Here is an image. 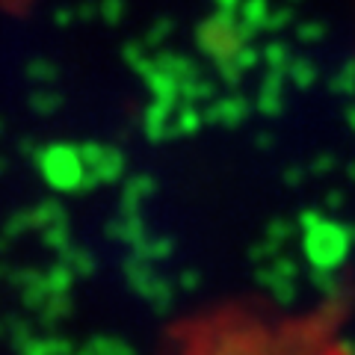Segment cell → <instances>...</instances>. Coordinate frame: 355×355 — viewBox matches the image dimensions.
<instances>
[{
    "mask_svg": "<svg viewBox=\"0 0 355 355\" xmlns=\"http://www.w3.org/2000/svg\"><path fill=\"white\" fill-rule=\"evenodd\" d=\"M347 302L275 314L270 308L219 305L193 314L175 331L178 355H340Z\"/></svg>",
    "mask_w": 355,
    "mask_h": 355,
    "instance_id": "1",
    "label": "cell"
}]
</instances>
